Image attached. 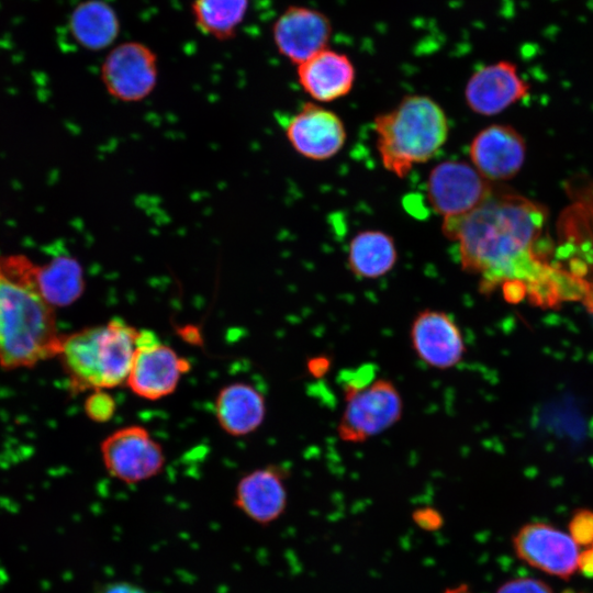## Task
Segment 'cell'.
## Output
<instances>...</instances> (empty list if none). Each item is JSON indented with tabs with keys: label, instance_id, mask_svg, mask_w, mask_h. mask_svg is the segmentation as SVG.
<instances>
[{
	"label": "cell",
	"instance_id": "1",
	"mask_svg": "<svg viewBox=\"0 0 593 593\" xmlns=\"http://www.w3.org/2000/svg\"><path fill=\"white\" fill-rule=\"evenodd\" d=\"M546 220L542 206L519 194L494 188L473 211L444 219L443 234L458 245L461 268L480 277V291L499 284L540 282L544 271L533 248Z\"/></svg>",
	"mask_w": 593,
	"mask_h": 593
},
{
	"label": "cell",
	"instance_id": "2",
	"mask_svg": "<svg viewBox=\"0 0 593 593\" xmlns=\"http://www.w3.org/2000/svg\"><path fill=\"white\" fill-rule=\"evenodd\" d=\"M36 267L23 255L0 256V366L31 368L57 357L54 307L40 292Z\"/></svg>",
	"mask_w": 593,
	"mask_h": 593
},
{
	"label": "cell",
	"instance_id": "3",
	"mask_svg": "<svg viewBox=\"0 0 593 593\" xmlns=\"http://www.w3.org/2000/svg\"><path fill=\"white\" fill-rule=\"evenodd\" d=\"M376 147L383 167L404 178L415 165L430 160L445 145L449 123L430 97L407 94L374 118Z\"/></svg>",
	"mask_w": 593,
	"mask_h": 593
},
{
	"label": "cell",
	"instance_id": "4",
	"mask_svg": "<svg viewBox=\"0 0 593 593\" xmlns=\"http://www.w3.org/2000/svg\"><path fill=\"white\" fill-rule=\"evenodd\" d=\"M138 329L120 318L61 336L57 357L75 392L126 383Z\"/></svg>",
	"mask_w": 593,
	"mask_h": 593
},
{
	"label": "cell",
	"instance_id": "5",
	"mask_svg": "<svg viewBox=\"0 0 593 593\" xmlns=\"http://www.w3.org/2000/svg\"><path fill=\"white\" fill-rule=\"evenodd\" d=\"M345 407L337 433L345 443H362L392 427L403 414V400L395 384L374 379L359 389L343 391Z\"/></svg>",
	"mask_w": 593,
	"mask_h": 593
},
{
	"label": "cell",
	"instance_id": "6",
	"mask_svg": "<svg viewBox=\"0 0 593 593\" xmlns=\"http://www.w3.org/2000/svg\"><path fill=\"white\" fill-rule=\"evenodd\" d=\"M495 186L463 160H444L430 170L426 192L432 209L444 219L466 215L478 208Z\"/></svg>",
	"mask_w": 593,
	"mask_h": 593
},
{
	"label": "cell",
	"instance_id": "7",
	"mask_svg": "<svg viewBox=\"0 0 593 593\" xmlns=\"http://www.w3.org/2000/svg\"><path fill=\"white\" fill-rule=\"evenodd\" d=\"M189 362L163 344L152 331H138L136 351L126 385L139 398L158 400L171 394Z\"/></svg>",
	"mask_w": 593,
	"mask_h": 593
},
{
	"label": "cell",
	"instance_id": "8",
	"mask_svg": "<svg viewBox=\"0 0 593 593\" xmlns=\"http://www.w3.org/2000/svg\"><path fill=\"white\" fill-rule=\"evenodd\" d=\"M100 75L104 88L114 99L141 101L152 93L157 83V55L141 42L121 43L105 56Z\"/></svg>",
	"mask_w": 593,
	"mask_h": 593
},
{
	"label": "cell",
	"instance_id": "9",
	"mask_svg": "<svg viewBox=\"0 0 593 593\" xmlns=\"http://www.w3.org/2000/svg\"><path fill=\"white\" fill-rule=\"evenodd\" d=\"M100 448L108 472L126 483L147 480L158 474L165 465L160 444L139 425L114 430L102 440Z\"/></svg>",
	"mask_w": 593,
	"mask_h": 593
},
{
	"label": "cell",
	"instance_id": "10",
	"mask_svg": "<svg viewBox=\"0 0 593 593\" xmlns=\"http://www.w3.org/2000/svg\"><path fill=\"white\" fill-rule=\"evenodd\" d=\"M512 545L519 560L552 577L569 580L578 571L579 546L568 533L550 524L521 526Z\"/></svg>",
	"mask_w": 593,
	"mask_h": 593
},
{
	"label": "cell",
	"instance_id": "11",
	"mask_svg": "<svg viewBox=\"0 0 593 593\" xmlns=\"http://www.w3.org/2000/svg\"><path fill=\"white\" fill-rule=\"evenodd\" d=\"M271 35L279 54L298 66L328 47L333 24L324 12L294 4L278 15Z\"/></svg>",
	"mask_w": 593,
	"mask_h": 593
},
{
	"label": "cell",
	"instance_id": "12",
	"mask_svg": "<svg viewBox=\"0 0 593 593\" xmlns=\"http://www.w3.org/2000/svg\"><path fill=\"white\" fill-rule=\"evenodd\" d=\"M286 136L293 149L312 160H326L345 145L347 133L342 119L320 104L309 102L286 124Z\"/></svg>",
	"mask_w": 593,
	"mask_h": 593
},
{
	"label": "cell",
	"instance_id": "13",
	"mask_svg": "<svg viewBox=\"0 0 593 593\" xmlns=\"http://www.w3.org/2000/svg\"><path fill=\"white\" fill-rule=\"evenodd\" d=\"M410 339L417 358L435 369L456 367L466 353L458 324L451 315L439 310L419 311L412 321Z\"/></svg>",
	"mask_w": 593,
	"mask_h": 593
},
{
	"label": "cell",
	"instance_id": "14",
	"mask_svg": "<svg viewBox=\"0 0 593 593\" xmlns=\"http://www.w3.org/2000/svg\"><path fill=\"white\" fill-rule=\"evenodd\" d=\"M469 156L472 166L490 182L516 176L526 156L523 136L512 126L492 124L471 141Z\"/></svg>",
	"mask_w": 593,
	"mask_h": 593
},
{
	"label": "cell",
	"instance_id": "15",
	"mask_svg": "<svg viewBox=\"0 0 593 593\" xmlns=\"http://www.w3.org/2000/svg\"><path fill=\"white\" fill-rule=\"evenodd\" d=\"M529 85L508 60H499L478 68L465 87L469 109L481 115H495L523 99Z\"/></svg>",
	"mask_w": 593,
	"mask_h": 593
},
{
	"label": "cell",
	"instance_id": "16",
	"mask_svg": "<svg viewBox=\"0 0 593 593\" xmlns=\"http://www.w3.org/2000/svg\"><path fill=\"white\" fill-rule=\"evenodd\" d=\"M302 89L315 101L332 102L354 87L356 69L350 58L329 47L296 66Z\"/></svg>",
	"mask_w": 593,
	"mask_h": 593
},
{
	"label": "cell",
	"instance_id": "17",
	"mask_svg": "<svg viewBox=\"0 0 593 593\" xmlns=\"http://www.w3.org/2000/svg\"><path fill=\"white\" fill-rule=\"evenodd\" d=\"M284 469L269 466L242 478L236 489V503L253 521L269 524L284 512L288 493Z\"/></svg>",
	"mask_w": 593,
	"mask_h": 593
},
{
	"label": "cell",
	"instance_id": "18",
	"mask_svg": "<svg viewBox=\"0 0 593 593\" xmlns=\"http://www.w3.org/2000/svg\"><path fill=\"white\" fill-rule=\"evenodd\" d=\"M215 416L225 433L232 436L248 435L265 419V398L248 383L227 384L216 396Z\"/></svg>",
	"mask_w": 593,
	"mask_h": 593
},
{
	"label": "cell",
	"instance_id": "19",
	"mask_svg": "<svg viewBox=\"0 0 593 593\" xmlns=\"http://www.w3.org/2000/svg\"><path fill=\"white\" fill-rule=\"evenodd\" d=\"M68 29L78 45L97 52L108 48L118 38L120 20L108 2L85 0L70 13Z\"/></svg>",
	"mask_w": 593,
	"mask_h": 593
},
{
	"label": "cell",
	"instance_id": "20",
	"mask_svg": "<svg viewBox=\"0 0 593 593\" xmlns=\"http://www.w3.org/2000/svg\"><path fill=\"white\" fill-rule=\"evenodd\" d=\"M398 249L393 237L378 230L357 233L349 242L347 265L354 276L378 279L393 269Z\"/></svg>",
	"mask_w": 593,
	"mask_h": 593
},
{
	"label": "cell",
	"instance_id": "21",
	"mask_svg": "<svg viewBox=\"0 0 593 593\" xmlns=\"http://www.w3.org/2000/svg\"><path fill=\"white\" fill-rule=\"evenodd\" d=\"M36 281L46 302L55 306L74 303L83 292L82 268L77 259L60 255L36 267Z\"/></svg>",
	"mask_w": 593,
	"mask_h": 593
},
{
	"label": "cell",
	"instance_id": "22",
	"mask_svg": "<svg viewBox=\"0 0 593 593\" xmlns=\"http://www.w3.org/2000/svg\"><path fill=\"white\" fill-rule=\"evenodd\" d=\"M249 0H193L191 14L197 29L217 41L233 38L243 23Z\"/></svg>",
	"mask_w": 593,
	"mask_h": 593
},
{
	"label": "cell",
	"instance_id": "23",
	"mask_svg": "<svg viewBox=\"0 0 593 593\" xmlns=\"http://www.w3.org/2000/svg\"><path fill=\"white\" fill-rule=\"evenodd\" d=\"M568 534L579 547L593 544V510H575L568 523Z\"/></svg>",
	"mask_w": 593,
	"mask_h": 593
},
{
	"label": "cell",
	"instance_id": "24",
	"mask_svg": "<svg viewBox=\"0 0 593 593\" xmlns=\"http://www.w3.org/2000/svg\"><path fill=\"white\" fill-rule=\"evenodd\" d=\"M85 412L87 416L99 423L111 419L115 412V402L113 398L104 390L92 391L85 402Z\"/></svg>",
	"mask_w": 593,
	"mask_h": 593
},
{
	"label": "cell",
	"instance_id": "25",
	"mask_svg": "<svg viewBox=\"0 0 593 593\" xmlns=\"http://www.w3.org/2000/svg\"><path fill=\"white\" fill-rule=\"evenodd\" d=\"M495 593H555L551 586L536 578L519 577L502 583Z\"/></svg>",
	"mask_w": 593,
	"mask_h": 593
},
{
	"label": "cell",
	"instance_id": "26",
	"mask_svg": "<svg viewBox=\"0 0 593 593\" xmlns=\"http://www.w3.org/2000/svg\"><path fill=\"white\" fill-rule=\"evenodd\" d=\"M414 523L426 532H434L443 526V515L434 507L425 506L416 508L412 513Z\"/></svg>",
	"mask_w": 593,
	"mask_h": 593
},
{
	"label": "cell",
	"instance_id": "27",
	"mask_svg": "<svg viewBox=\"0 0 593 593\" xmlns=\"http://www.w3.org/2000/svg\"><path fill=\"white\" fill-rule=\"evenodd\" d=\"M96 593H147L144 589L128 582H112L101 586Z\"/></svg>",
	"mask_w": 593,
	"mask_h": 593
},
{
	"label": "cell",
	"instance_id": "28",
	"mask_svg": "<svg viewBox=\"0 0 593 593\" xmlns=\"http://www.w3.org/2000/svg\"><path fill=\"white\" fill-rule=\"evenodd\" d=\"M578 570L585 577L593 579V544L584 547L578 558Z\"/></svg>",
	"mask_w": 593,
	"mask_h": 593
},
{
	"label": "cell",
	"instance_id": "29",
	"mask_svg": "<svg viewBox=\"0 0 593 593\" xmlns=\"http://www.w3.org/2000/svg\"><path fill=\"white\" fill-rule=\"evenodd\" d=\"M328 359L324 357L313 358L310 360L307 367L313 374H323L328 368Z\"/></svg>",
	"mask_w": 593,
	"mask_h": 593
},
{
	"label": "cell",
	"instance_id": "30",
	"mask_svg": "<svg viewBox=\"0 0 593 593\" xmlns=\"http://www.w3.org/2000/svg\"><path fill=\"white\" fill-rule=\"evenodd\" d=\"M445 593H472L467 585H460L458 588L450 589Z\"/></svg>",
	"mask_w": 593,
	"mask_h": 593
},
{
	"label": "cell",
	"instance_id": "31",
	"mask_svg": "<svg viewBox=\"0 0 593 593\" xmlns=\"http://www.w3.org/2000/svg\"><path fill=\"white\" fill-rule=\"evenodd\" d=\"M564 593H578V592H571V591H567V592H564Z\"/></svg>",
	"mask_w": 593,
	"mask_h": 593
}]
</instances>
